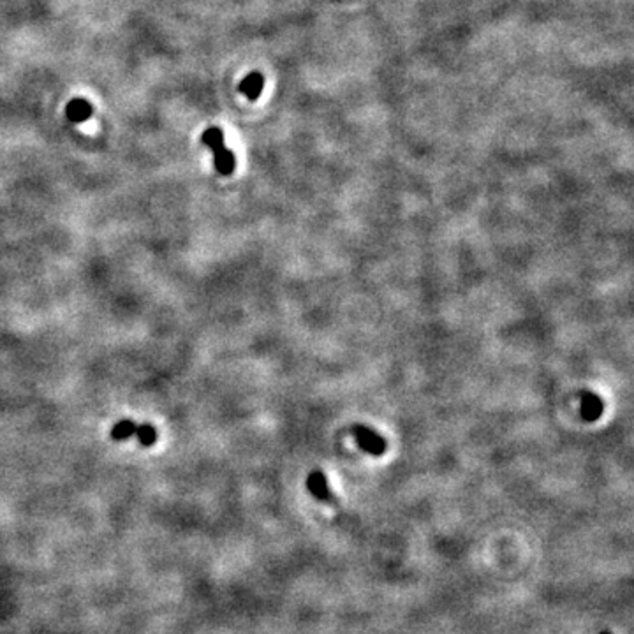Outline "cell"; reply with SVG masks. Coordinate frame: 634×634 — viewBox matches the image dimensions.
<instances>
[{
	"mask_svg": "<svg viewBox=\"0 0 634 634\" xmlns=\"http://www.w3.org/2000/svg\"><path fill=\"white\" fill-rule=\"evenodd\" d=\"M136 427H138V425L134 423L132 420H120L115 427L111 428V432H110L111 439L127 440L129 437L134 436V432H136Z\"/></svg>",
	"mask_w": 634,
	"mask_h": 634,
	"instance_id": "7",
	"label": "cell"
},
{
	"mask_svg": "<svg viewBox=\"0 0 634 634\" xmlns=\"http://www.w3.org/2000/svg\"><path fill=\"white\" fill-rule=\"evenodd\" d=\"M603 400L594 393L581 395V416L587 421H596L603 414Z\"/></svg>",
	"mask_w": 634,
	"mask_h": 634,
	"instance_id": "6",
	"label": "cell"
},
{
	"mask_svg": "<svg viewBox=\"0 0 634 634\" xmlns=\"http://www.w3.org/2000/svg\"><path fill=\"white\" fill-rule=\"evenodd\" d=\"M307 488L310 490L316 499L323 502H332L333 495L332 490H329L328 481H326V476L321 472V470H314V472L309 474V478H307Z\"/></svg>",
	"mask_w": 634,
	"mask_h": 634,
	"instance_id": "3",
	"label": "cell"
},
{
	"mask_svg": "<svg viewBox=\"0 0 634 634\" xmlns=\"http://www.w3.org/2000/svg\"><path fill=\"white\" fill-rule=\"evenodd\" d=\"M134 436L138 437V440L142 446L148 447V446H153V444L157 443L155 427H152V425H148V423L136 427V432H134Z\"/></svg>",
	"mask_w": 634,
	"mask_h": 634,
	"instance_id": "8",
	"label": "cell"
},
{
	"mask_svg": "<svg viewBox=\"0 0 634 634\" xmlns=\"http://www.w3.org/2000/svg\"><path fill=\"white\" fill-rule=\"evenodd\" d=\"M601 634H611V633H610V631H603V633H601Z\"/></svg>",
	"mask_w": 634,
	"mask_h": 634,
	"instance_id": "9",
	"label": "cell"
},
{
	"mask_svg": "<svg viewBox=\"0 0 634 634\" xmlns=\"http://www.w3.org/2000/svg\"><path fill=\"white\" fill-rule=\"evenodd\" d=\"M263 87H264L263 74H259L254 71V73L247 74V76L241 80L238 90H240L243 96H247L248 101H256V99H259L261 92H263Z\"/></svg>",
	"mask_w": 634,
	"mask_h": 634,
	"instance_id": "5",
	"label": "cell"
},
{
	"mask_svg": "<svg viewBox=\"0 0 634 634\" xmlns=\"http://www.w3.org/2000/svg\"><path fill=\"white\" fill-rule=\"evenodd\" d=\"M92 104L88 103L87 99H83V97H74V99H71L69 103H67V106H65V117H67V120L73 123L85 122V120H88L92 117Z\"/></svg>",
	"mask_w": 634,
	"mask_h": 634,
	"instance_id": "4",
	"label": "cell"
},
{
	"mask_svg": "<svg viewBox=\"0 0 634 634\" xmlns=\"http://www.w3.org/2000/svg\"><path fill=\"white\" fill-rule=\"evenodd\" d=\"M354 437L358 446L363 451H367L368 455L381 456L386 451V440L382 439L375 430L365 427V425H356L354 427Z\"/></svg>",
	"mask_w": 634,
	"mask_h": 634,
	"instance_id": "2",
	"label": "cell"
},
{
	"mask_svg": "<svg viewBox=\"0 0 634 634\" xmlns=\"http://www.w3.org/2000/svg\"><path fill=\"white\" fill-rule=\"evenodd\" d=\"M201 143L214 153V164L221 175H231L234 169V153L224 143V134L219 127H208L201 136Z\"/></svg>",
	"mask_w": 634,
	"mask_h": 634,
	"instance_id": "1",
	"label": "cell"
}]
</instances>
